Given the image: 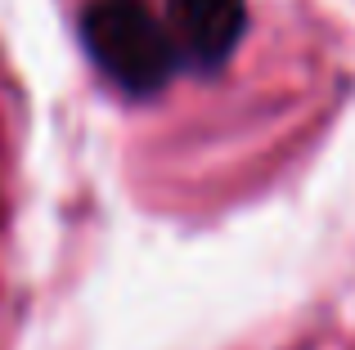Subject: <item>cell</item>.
Segmentation results:
<instances>
[{
    "label": "cell",
    "instance_id": "cell-2",
    "mask_svg": "<svg viewBox=\"0 0 355 350\" xmlns=\"http://www.w3.org/2000/svg\"><path fill=\"white\" fill-rule=\"evenodd\" d=\"M166 27L193 72H220L248 32V0H166Z\"/></svg>",
    "mask_w": 355,
    "mask_h": 350
},
{
    "label": "cell",
    "instance_id": "cell-1",
    "mask_svg": "<svg viewBox=\"0 0 355 350\" xmlns=\"http://www.w3.org/2000/svg\"><path fill=\"white\" fill-rule=\"evenodd\" d=\"M90 63L130 99H148L175 81L184 54L148 0H86L77 18Z\"/></svg>",
    "mask_w": 355,
    "mask_h": 350
}]
</instances>
